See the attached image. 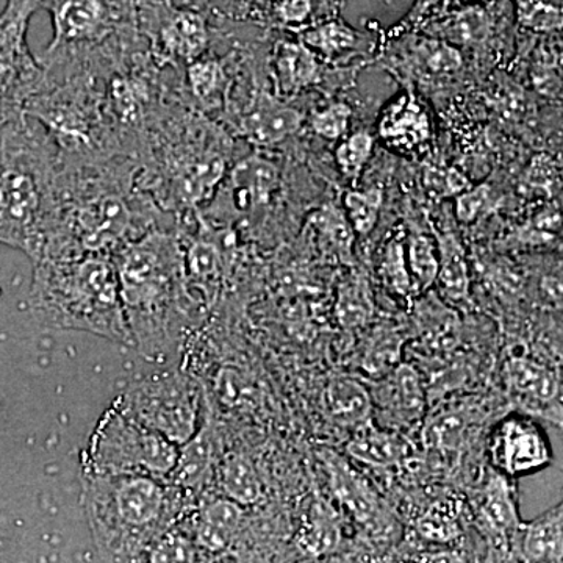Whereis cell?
<instances>
[{"instance_id":"41","label":"cell","mask_w":563,"mask_h":563,"mask_svg":"<svg viewBox=\"0 0 563 563\" xmlns=\"http://www.w3.org/2000/svg\"><path fill=\"white\" fill-rule=\"evenodd\" d=\"M561 172L558 163L550 155L539 154L532 158L520 180L521 191L529 196L553 198L561 190Z\"/></svg>"},{"instance_id":"39","label":"cell","mask_w":563,"mask_h":563,"mask_svg":"<svg viewBox=\"0 0 563 563\" xmlns=\"http://www.w3.org/2000/svg\"><path fill=\"white\" fill-rule=\"evenodd\" d=\"M417 60L420 63L422 73L429 76L450 77L461 70L463 60L457 47L444 43L442 40L421 38L415 44Z\"/></svg>"},{"instance_id":"31","label":"cell","mask_w":563,"mask_h":563,"mask_svg":"<svg viewBox=\"0 0 563 563\" xmlns=\"http://www.w3.org/2000/svg\"><path fill=\"white\" fill-rule=\"evenodd\" d=\"M310 225L320 236L322 250L342 262L351 261L354 251L355 232L352 231L346 214L339 207H321L310 217Z\"/></svg>"},{"instance_id":"19","label":"cell","mask_w":563,"mask_h":563,"mask_svg":"<svg viewBox=\"0 0 563 563\" xmlns=\"http://www.w3.org/2000/svg\"><path fill=\"white\" fill-rule=\"evenodd\" d=\"M318 459L328 474L331 490L346 512L365 526L384 512L383 503L372 484L352 468L350 462L333 450L318 451Z\"/></svg>"},{"instance_id":"6","label":"cell","mask_w":563,"mask_h":563,"mask_svg":"<svg viewBox=\"0 0 563 563\" xmlns=\"http://www.w3.org/2000/svg\"><path fill=\"white\" fill-rule=\"evenodd\" d=\"M29 306L44 329L95 333L132 347L111 255L35 262Z\"/></svg>"},{"instance_id":"22","label":"cell","mask_w":563,"mask_h":563,"mask_svg":"<svg viewBox=\"0 0 563 563\" xmlns=\"http://www.w3.org/2000/svg\"><path fill=\"white\" fill-rule=\"evenodd\" d=\"M379 135L396 150H417L431 140V118L413 95L399 96L380 114Z\"/></svg>"},{"instance_id":"13","label":"cell","mask_w":563,"mask_h":563,"mask_svg":"<svg viewBox=\"0 0 563 563\" xmlns=\"http://www.w3.org/2000/svg\"><path fill=\"white\" fill-rule=\"evenodd\" d=\"M231 113L239 136L257 147L285 143L298 135L306 122L302 111L265 90L252 91L246 102L236 106L228 114Z\"/></svg>"},{"instance_id":"14","label":"cell","mask_w":563,"mask_h":563,"mask_svg":"<svg viewBox=\"0 0 563 563\" xmlns=\"http://www.w3.org/2000/svg\"><path fill=\"white\" fill-rule=\"evenodd\" d=\"M231 58L202 55L177 70V95L185 106L213 120L228 111L235 87Z\"/></svg>"},{"instance_id":"24","label":"cell","mask_w":563,"mask_h":563,"mask_svg":"<svg viewBox=\"0 0 563 563\" xmlns=\"http://www.w3.org/2000/svg\"><path fill=\"white\" fill-rule=\"evenodd\" d=\"M322 406L333 421L352 429L372 420L374 410L369 388L347 376L333 377L325 385Z\"/></svg>"},{"instance_id":"9","label":"cell","mask_w":563,"mask_h":563,"mask_svg":"<svg viewBox=\"0 0 563 563\" xmlns=\"http://www.w3.org/2000/svg\"><path fill=\"white\" fill-rule=\"evenodd\" d=\"M177 455V444L111 406L88 440L81 473L168 477Z\"/></svg>"},{"instance_id":"26","label":"cell","mask_w":563,"mask_h":563,"mask_svg":"<svg viewBox=\"0 0 563 563\" xmlns=\"http://www.w3.org/2000/svg\"><path fill=\"white\" fill-rule=\"evenodd\" d=\"M342 518L331 504L317 496L303 517L296 539L298 547L303 554L321 558L333 553L342 543Z\"/></svg>"},{"instance_id":"50","label":"cell","mask_w":563,"mask_h":563,"mask_svg":"<svg viewBox=\"0 0 563 563\" xmlns=\"http://www.w3.org/2000/svg\"><path fill=\"white\" fill-rule=\"evenodd\" d=\"M140 2H147V0H136V3H140ZM165 2L190 3V5H195V3H192V0H165Z\"/></svg>"},{"instance_id":"2","label":"cell","mask_w":563,"mask_h":563,"mask_svg":"<svg viewBox=\"0 0 563 563\" xmlns=\"http://www.w3.org/2000/svg\"><path fill=\"white\" fill-rule=\"evenodd\" d=\"M132 347L152 363L179 355L207 307L190 288L177 229H154L114 252Z\"/></svg>"},{"instance_id":"46","label":"cell","mask_w":563,"mask_h":563,"mask_svg":"<svg viewBox=\"0 0 563 563\" xmlns=\"http://www.w3.org/2000/svg\"><path fill=\"white\" fill-rule=\"evenodd\" d=\"M495 191L490 185L481 184L466 188L455 198V217L463 224H472L495 209Z\"/></svg>"},{"instance_id":"47","label":"cell","mask_w":563,"mask_h":563,"mask_svg":"<svg viewBox=\"0 0 563 563\" xmlns=\"http://www.w3.org/2000/svg\"><path fill=\"white\" fill-rule=\"evenodd\" d=\"M352 110L347 103L335 102L313 114L310 120L313 132L321 139L336 141L346 135L350 129Z\"/></svg>"},{"instance_id":"8","label":"cell","mask_w":563,"mask_h":563,"mask_svg":"<svg viewBox=\"0 0 563 563\" xmlns=\"http://www.w3.org/2000/svg\"><path fill=\"white\" fill-rule=\"evenodd\" d=\"M206 402L202 385L191 374L163 369L133 380L113 406L180 446L201 428Z\"/></svg>"},{"instance_id":"10","label":"cell","mask_w":563,"mask_h":563,"mask_svg":"<svg viewBox=\"0 0 563 563\" xmlns=\"http://www.w3.org/2000/svg\"><path fill=\"white\" fill-rule=\"evenodd\" d=\"M213 14L165 0H147L136 5V24L152 57L163 68L179 70L213 49L217 27Z\"/></svg>"},{"instance_id":"12","label":"cell","mask_w":563,"mask_h":563,"mask_svg":"<svg viewBox=\"0 0 563 563\" xmlns=\"http://www.w3.org/2000/svg\"><path fill=\"white\" fill-rule=\"evenodd\" d=\"M490 459L496 472L517 477L547 468L553 462V450L539 424L510 417L492 433Z\"/></svg>"},{"instance_id":"3","label":"cell","mask_w":563,"mask_h":563,"mask_svg":"<svg viewBox=\"0 0 563 563\" xmlns=\"http://www.w3.org/2000/svg\"><path fill=\"white\" fill-rule=\"evenodd\" d=\"M135 162L140 190L179 225L220 190L231 143L214 120L177 101L154 122Z\"/></svg>"},{"instance_id":"20","label":"cell","mask_w":563,"mask_h":563,"mask_svg":"<svg viewBox=\"0 0 563 563\" xmlns=\"http://www.w3.org/2000/svg\"><path fill=\"white\" fill-rule=\"evenodd\" d=\"M269 77L274 95L285 101L320 80V62L301 40H277L269 54Z\"/></svg>"},{"instance_id":"21","label":"cell","mask_w":563,"mask_h":563,"mask_svg":"<svg viewBox=\"0 0 563 563\" xmlns=\"http://www.w3.org/2000/svg\"><path fill=\"white\" fill-rule=\"evenodd\" d=\"M479 517L493 542L509 548L518 540L523 521L518 512L517 488L509 476L496 470L488 474L481 490Z\"/></svg>"},{"instance_id":"49","label":"cell","mask_w":563,"mask_h":563,"mask_svg":"<svg viewBox=\"0 0 563 563\" xmlns=\"http://www.w3.org/2000/svg\"><path fill=\"white\" fill-rule=\"evenodd\" d=\"M426 181H428L429 188H431L433 195L444 196V198H446V196L459 195V192L470 188L466 177L463 176L459 169L454 168L443 169V172L432 169V172L428 174Z\"/></svg>"},{"instance_id":"29","label":"cell","mask_w":563,"mask_h":563,"mask_svg":"<svg viewBox=\"0 0 563 563\" xmlns=\"http://www.w3.org/2000/svg\"><path fill=\"white\" fill-rule=\"evenodd\" d=\"M435 233L437 251H439V274L437 282L440 290L451 301H463L470 295V265L461 240L451 232Z\"/></svg>"},{"instance_id":"44","label":"cell","mask_w":563,"mask_h":563,"mask_svg":"<svg viewBox=\"0 0 563 563\" xmlns=\"http://www.w3.org/2000/svg\"><path fill=\"white\" fill-rule=\"evenodd\" d=\"M202 555L191 537L174 526L152 547L146 562H198Z\"/></svg>"},{"instance_id":"36","label":"cell","mask_w":563,"mask_h":563,"mask_svg":"<svg viewBox=\"0 0 563 563\" xmlns=\"http://www.w3.org/2000/svg\"><path fill=\"white\" fill-rule=\"evenodd\" d=\"M377 272L385 288L393 295L404 299H412L417 295L407 266L406 242L401 235H393L385 242Z\"/></svg>"},{"instance_id":"33","label":"cell","mask_w":563,"mask_h":563,"mask_svg":"<svg viewBox=\"0 0 563 563\" xmlns=\"http://www.w3.org/2000/svg\"><path fill=\"white\" fill-rule=\"evenodd\" d=\"M472 417L465 409L442 410L422 426V443L439 451H455L465 440Z\"/></svg>"},{"instance_id":"7","label":"cell","mask_w":563,"mask_h":563,"mask_svg":"<svg viewBox=\"0 0 563 563\" xmlns=\"http://www.w3.org/2000/svg\"><path fill=\"white\" fill-rule=\"evenodd\" d=\"M136 0H43L54 38L40 55L46 73L87 60L107 44L139 32Z\"/></svg>"},{"instance_id":"51","label":"cell","mask_w":563,"mask_h":563,"mask_svg":"<svg viewBox=\"0 0 563 563\" xmlns=\"http://www.w3.org/2000/svg\"><path fill=\"white\" fill-rule=\"evenodd\" d=\"M342 2H344V0H342Z\"/></svg>"},{"instance_id":"35","label":"cell","mask_w":563,"mask_h":563,"mask_svg":"<svg viewBox=\"0 0 563 563\" xmlns=\"http://www.w3.org/2000/svg\"><path fill=\"white\" fill-rule=\"evenodd\" d=\"M406 257L417 295L426 292L437 282L439 251L432 236L422 232H410L406 239Z\"/></svg>"},{"instance_id":"4","label":"cell","mask_w":563,"mask_h":563,"mask_svg":"<svg viewBox=\"0 0 563 563\" xmlns=\"http://www.w3.org/2000/svg\"><path fill=\"white\" fill-rule=\"evenodd\" d=\"M192 503L168 477L81 473V504L106 562H146L152 547Z\"/></svg>"},{"instance_id":"42","label":"cell","mask_w":563,"mask_h":563,"mask_svg":"<svg viewBox=\"0 0 563 563\" xmlns=\"http://www.w3.org/2000/svg\"><path fill=\"white\" fill-rule=\"evenodd\" d=\"M318 2L320 0H272L266 21L279 29L301 32L317 24Z\"/></svg>"},{"instance_id":"27","label":"cell","mask_w":563,"mask_h":563,"mask_svg":"<svg viewBox=\"0 0 563 563\" xmlns=\"http://www.w3.org/2000/svg\"><path fill=\"white\" fill-rule=\"evenodd\" d=\"M520 554L526 562H562L563 558V506L537 517L521 526Z\"/></svg>"},{"instance_id":"18","label":"cell","mask_w":563,"mask_h":563,"mask_svg":"<svg viewBox=\"0 0 563 563\" xmlns=\"http://www.w3.org/2000/svg\"><path fill=\"white\" fill-rule=\"evenodd\" d=\"M222 184L236 210L251 211L272 201L279 191L282 173L279 165L268 155L252 152L233 163Z\"/></svg>"},{"instance_id":"48","label":"cell","mask_w":563,"mask_h":563,"mask_svg":"<svg viewBox=\"0 0 563 563\" xmlns=\"http://www.w3.org/2000/svg\"><path fill=\"white\" fill-rule=\"evenodd\" d=\"M561 209L551 206L537 213L521 231H518L517 235L525 243H548L561 235Z\"/></svg>"},{"instance_id":"28","label":"cell","mask_w":563,"mask_h":563,"mask_svg":"<svg viewBox=\"0 0 563 563\" xmlns=\"http://www.w3.org/2000/svg\"><path fill=\"white\" fill-rule=\"evenodd\" d=\"M214 479L220 485L222 496L239 503L240 506H255L263 499V485L257 470L250 457L239 453L224 455L218 462Z\"/></svg>"},{"instance_id":"23","label":"cell","mask_w":563,"mask_h":563,"mask_svg":"<svg viewBox=\"0 0 563 563\" xmlns=\"http://www.w3.org/2000/svg\"><path fill=\"white\" fill-rule=\"evenodd\" d=\"M346 453L362 465L385 470L399 465L409 454V448L399 433L384 431L372 418L354 429Z\"/></svg>"},{"instance_id":"16","label":"cell","mask_w":563,"mask_h":563,"mask_svg":"<svg viewBox=\"0 0 563 563\" xmlns=\"http://www.w3.org/2000/svg\"><path fill=\"white\" fill-rule=\"evenodd\" d=\"M218 462V435L207 399L201 428L190 440L180 444L176 465L168 479L191 498H199L214 479Z\"/></svg>"},{"instance_id":"37","label":"cell","mask_w":563,"mask_h":563,"mask_svg":"<svg viewBox=\"0 0 563 563\" xmlns=\"http://www.w3.org/2000/svg\"><path fill=\"white\" fill-rule=\"evenodd\" d=\"M402 339L393 329H379L373 333L363 355V368L369 376L380 379L401 363Z\"/></svg>"},{"instance_id":"34","label":"cell","mask_w":563,"mask_h":563,"mask_svg":"<svg viewBox=\"0 0 563 563\" xmlns=\"http://www.w3.org/2000/svg\"><path fill=\"white\" fill-rule=\"evenodd\" d=\"M417 532L426 542L450 544L461 537V509L453 499H440L418 517Z\"/></svg>"},{"instance_id":"11","label":"cell","mask_w":563,"mask_h":563,"mask_svg":"<svg viewBox=\"0 0 563 563\" xmlns=\"http://www.w3.org/2000/svg\"><path fill=\"white\" fill-rule=\"evenodd\" d=\"M43 0H9L0 14V131L24 117L25 103L40 90L44 69L27 44L29 22Z\"/></svg>"},{"instance_id":"5","label":"cell","mask_w":563,"mask_h":563,"mask_svg":"<svg viewBox=\"0 0 563 563\" xmlns=\"http://www.w3.org/2000/svg\"><path fill=\"white\" fill-rule=\"evenodd\" d=\"M60 152L29 117L0 131V243L38 261L54 209Z\"/></svg>"},{"instance_id":"25","label":"cell","mask_w":563,"mask_h":563,"mask_svg":"<svg viewBox=\"0 0 563 563\" xmlns=\"http://www.w3.org/2000/svg\"><path fill=\"white\" fill-rule=\"evenodd\" d=\"M506 377L512 391L536 406H553L561 401V377L532 358H510L506 365Z\"/></svg>"},{"instance_id":"30","label":"cell","mask_w":563,"mask_h":563,"mask_svg":"<svg viewBox=\"0 0 563 563\" xmlns=\"http://www.w3.org/2000/svg\"><path fill=\"white\" fill-rule=\"evenodd\" d=\"M335 317L344 329H361L374 317V299L369 282L354 273L340 284L336 292Z\"/></svg>"},{"instance_id":"43","label":"cell","mask_w":563,"mask_h":563,"mask_svg":"<svg viewBox=\"0 0 563 563\" xmlns=\"http://www.w3.org/2000/svg\"><path fill=\"white\" fill-rule=\"evenodd\" d=\"M374 140L369 133H352L336 146L335 162L346 179L357 180L372 158Z\"/></svg>"},{"instance_id":"17","label":"cell","mask_w":563,"mask_h":563,"mask_svg":"<svg viewBox=\"0 0 563 563\" xmlns=\"http://www.w3.org/2000/svg\"><path fill=\"white\" fill-rule=\"evenodd\" d=\"M372 393L373 407L398 428L420 424L426 412V395L420 374L413 366L399 363L379 380Z\"/></svg>"},{"instance_id":"38","label":"cell","mask_w":563,"mask_h":563,"mask_svg":"<svg viewBox=\"0 0 563 563\" xmlns=\"http://www.w3.org/2000/svg\"><path fill=\"white\" fill-rule=\"evenodd\" d=\"M384 192L379 188L350 191L343 198V211L355 235H369L379 221Z\"/></svg>"},{"instance_id":"40","label":"cell","mask_w":563,"mask_h":563,"mask_svg":"<svg viewBox=\"0 0 563 563\" xmlns=\"http://www.w3.org/2000/svg\"><path fill=\"white\" fill-rule=\"evenodd\" d=\"M518 24L533 32L562 31V0H514Z\"/></svg>"},{"instance_id":"1","label":"cell","mask_w":563,"mask_h":563,"mask_svg":"<svg viewBox=\"0 0 563 563\" xmlns=\"http://www.w3.org/2000/svg\"><path fill=\"white\" fill-rule=\"evenodd\" d=\"M136 168V162L128 157L91 162L62 158L38 261L113 255L154 229H177V221L140 190Z\"/></svg>"},{"instance_id":"32","label":"cell","mask_w":563,"mask_h":563,"mask_svg":"<svg viewBox=\"0 0 563 563\" xmlns=\"http://www.w3.org/2000/svg\"><path fill=\"white\" fill-rule=\"evenodd\" d=\"M299 40L317 55L324 58L339 57L355 49L361 40L357 31L340 18H328L320 24L310 25L299 32Z\"/></svg>"},{"instance_id":"15","label":"cell","mask_w":563,"mask_h":563,"mask_svg":"<svg viewBox=\"0 0 563 563\" xmlns=\"http://www.w3.org/2000/svg\"><path fill=\"white\" fill-rule=\"evenodd\" d=\"M504 16L503 3L493 0L462 3L424 22V32L451 46H473L488 40Z\"/></svg>"},{"instance_id":"45","label":"cell","mask_w":563,"mask_h":563,"mask_svg":"<svg viewBox=\"0 0 563 563\" xmlns=\"http://www.w3.org/2000/svg\"><path fill=\"white\" fill-rule=\"evenodd\" d=\"M192 3L225 20L266 21L272 0H192Z\"/></svg>"}]
</instances>
